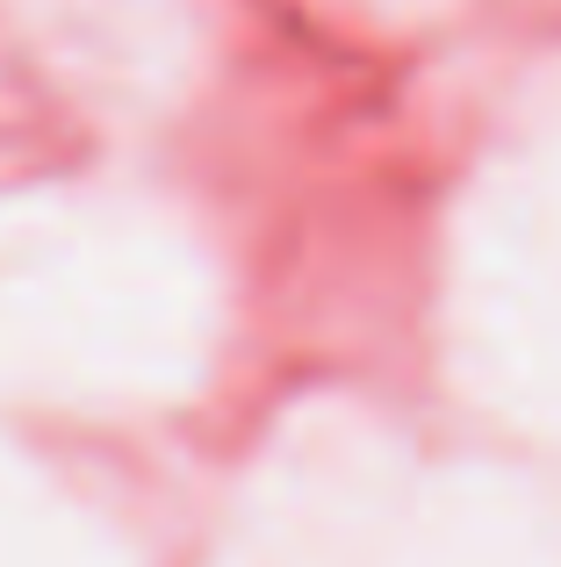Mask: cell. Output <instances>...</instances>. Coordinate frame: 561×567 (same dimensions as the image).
<instances>
[{
	"label": "cell",
	"instance_id": "cell-1",
	"mask_svg": "<svg viewBox=\"0 0 561 567\" xmlns=\"http://www.w3.org/2000/svg\"><path fill=\"white\" fill-rule=\"evenodd\" d=\"M476 360L511 395L561 416V130H540L519 166L482 194L468 245Z\"/></svg>",
	"mask_w": 561,
	"mask_h": 567
}]
</instances>
